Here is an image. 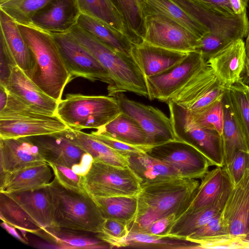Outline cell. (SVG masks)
<instances>
[{
	"mask_svg": "<svg viewBox=\"0 0 249 249\" xmlns=\"http://www.w3.org/2000/svg\"><path fill=\"white\" fill-rule=\"evenodd\" d=\"M143 16L158 14L179 23L200 38L209 32L208 29L198 22L173 0H138Z\"/></svg>",
	"mask_w": 249,
	"mask_h": 249,
	"instance_id": "f1b7e54d",
	"label": "cell"
},
{
	"mask_svg": "<svg viewBox=\"0 0 249 249\" xmlns=\"http://www.w3.org/2000/svg\"><path fill=\"white\" fill-rule=\"evenodd\" d=\"M205 7L226 16L235 15L229 0H194Z\"/></svg>",
	"mask_w": 249,
	"mask_h": 249,
	"instance_id": "f907efd6",
	"label": "cell"
},
{
	"mask_svg": "<svg viewBox=\"0 0 249 249\" xmlns=\"http://www.w3.org/2000/svg\"><path fill=\"white\" fill-rule=\"evenodd\" d=\"M109 73L113 83L109 96L129 92L149 98L146 79L131 55L114 50L76 25L70 32Z\"/></svg>",
	"mask_w": 249,
	"mask_h": 249,
	"instance_id": "3957f363",
	"label": "cell"
},
{
	"mask_svg": "<svg viewBox=\"0 0 249 249\" xmlns=\"http://www.w3.org/2000/svg\"><path fill=\"white\" fill-rule=\"evenodd\" d=\"M220 82L207 63L200 72L179 90L169 102L175 103L187 109Z\"/></svg>",
	"mask_w": 249,
	"mask_h": 249,
	"instance_id": "1f68e13d",
	"label": "cell"
},
{
	"mask_svg": "<svg viewBox=\"0 0 249 249\" xmlns=\"http://www.w3.org/2000/svg\"><path fill=\"white\" fill-rule=\"evenodd\" d=\"M0 218L20 231L35 234L41 229L11 196L0 192Z\"/></svg>",
	"mask_w": 249,
	"mask_h": 249,
	"instance_id": "f35d334b",
	"label": "cell"
},
{
	"mask_svg": "<svg viewBox=\"0 0 249 249\" xmlns=\"http://www.w3.org/2000/svg\"><path fill=\"white\" fill-rule=\"evenodd\" d=\"M8 93L7 104L0 111V138L46 135L68 127L57 115L31 106Z\"/></svg>",
	"mask_w": 249,
	"mask_h": 249,
	"instance_id": "5b68a950",
	"label": "cell"
},
{
	"mask_svg": "<svg viewBox=\"0 0 249 249\" xmlns=\"http://www.w3.org/2000/svg\"><path fill=\"white\" fill-rule=\"evenodd\" d=\"M38 148L46 162L71 168L84 176L93 159L76 142L69 127L55 133L27 137Z\"/></svg>",
	"mask_w": 249,
	"mask_h": 249,
	"instance_id": "9c48e42d",
	"label": "cell"
},
{
	"mask_svg": "<svg viewBox=\"0 0 249 249\" xmlns=\"http://www.w3.org/2000/svg\"><path fill=\"white\" fill-rule=\"evenodd\" d=\"M246 62L245 43L243 39L232 42L206 61L226 89L241 78Z\"/></svg>",
	"mask_w": 249,
	"mask_h": 249,
	"instance_id": "ac0fdd59",
	"label": "cell"
},
{
	"mask_svg": "<svg viewBox=\"0 0 249 249\" xmlns=\"http://www.w3.org/2000/svg\"><path fill=\"white\" fill-rule=\"evenodd\" d=\"M158 249H197L199 244L187 239L159 236L142 232L129 231L122 248Z\"/></svg>",
	"mask_w": 249,
	"mask_h": 249,
	"instance_id": "74e56055",
	"label": "cell"
},
{
	"mask_svg": "<svg viewBox=\"0 0 249 249\" xmlns=\"http://www.w3.org/2000/svg\"><path fill=\"white\" fill-rule=\"evenodd\" d=\"M77 25L114 50L131 55L133 44L129 38L105 23L81 13Z\"/></svg>",
	"mask_w": 249,
	"mask_h": 249,
	"instance_id": "4dcf8cb0",
	"label": "cell"
},
{
	"mask_svg": "<svg viewBox=\"0 0 249 249\" xmlns=\"http://www.w3.org/2000/svg\"><path fill=\"white\" fill-rule=\"evenodd\" d=\"M186 239L199 244L200 249L237 248L220 214L194 232Z\"/></svg>",
	"mask_w": 249,
	"mask_h": 249,
	"instance_id": "e575fe53",
	"label": "cell"
},
{
	"mask_svg": "<svg viewBox=\"0 0 249 249\" xmlns=\"http://www.w3.org/2000/svg\"><path fill=\"white\" fill-rule=\"evenodd\" d=\"M4 86L9 93L26 103L55 114L58 101L44 92L17 65L13 68Z\"/></svg>",
	"mask_w": 249,
	"mask_h": 249,
	"instance_id": "603a6c76",
	"label": "cell"
},
{
	"mask_svg": "<svg viewBox=\"0 0 249 249\" xmlns=\"http://www.w3.org/2000/svg\"><path fill=\"white\" fill-rule=\"evenodd\" d=\"M59 50L69 74L74 78L82 77L99 81L112 86V80L95 57L70 33L51 34Z\"/></svg>",
	"mask_w": 249,
	"mask_h": 249,
	"instance_id": "8fae6325",
	"label": "cell"
},
{
	"mask_svg": "<svg viewBox=\"0 0 249 249\" xmlns=\"http://www.w3.org/2000/svg\"><path fill=\"white\" fill-rule=\"evenodd\" d=\"M81 14L76 0H51L34 14L30 26L51 34L68 33Z\"/></svg>",
	"mask_w": 249,
	"mask_h": 249,
	"instance_id": "e0dca14e",
	"label": "cell"
},
{
	"mask_svg": "<svg viewBox=\"0 0 249 249\" xmlns=\"http://www.w3.org/2000/svg\"><path fill=\"white\" fill-rule=\"evenodd\" d=\"M53 175L50 165L46 161L0 174V192L9 194L44 188L52 182Z\"/></svg>",
	"mask_w": 249,
	"mask_h": 249,
	"instance_id": "d6986e66",
	"label": "cell"
},
{
	"mask_svg": "<svg viewBox=\"0 0 249 249\" xmlns=\"http://www.w3.org/2000/svg\"><path fill=\"white\" fill-rule=\"evenodd\" d=\"M114 96L121 112L135 121L145 132L148 145H156L176 140L170 117L160 109L130 99L123 92Z\"/></svg>",
	"mask_w": 249,
	"mask_h": 249,
	"instance_id": "5bb4252c",
	"label": "cell"
},
{
	"mask_svg": "<svg viewBox=\"0 0 249 249\" xmlns=\"http://www.w3.org/2000/svg\"><path fill=\"white\" fill-rule=\"evenodd\" d=\"M209 30L215 38L231 44L247 36L249 21L247 14L228 16L215 12L194 0H173Z\"/></svg>",
	"mask_w": 249,
	"mask_h": 249,
	"instance_id": "7c38bea8",
	"label": "cell"
},
{
	"mask_svg": "<svg viewBox=\"0 0 249 249\" xmlns=\"http://www.w3.org/2000/svg\"><path fill=\"white\" fill-rule=\"evenodd\" d=\"M199 185L195 178L182 177L141 186L137 214L129 231L143 232L155 221L171 214L178 218L190 205Z\"/></svg>",
	"mask_w": 249,
	"mask_h": 249,
	"instance_id": "6da1fadb",
	"label": "cell"
},
{
	"mask_svg": "<svg viewBox=\"0 0 249 249\" xmlns=\"http://www.w3.org/2000/svg\"><path fill=\"white\" fill-rule=\"evenodd\" d=\"M51 0H0V10L18 24L30 26L34 14Z\"/></svg>",
	"mask_w": 249,
	"mask_h": 249,
	"instance_id": "b9f144b4",
	"label": "cell"
},
{
	"mask_svg": "<svg viewBox=\"0 0 249 249\" xmlns=\"http://www.w3.org/2000/svg\"><path fill=\"white\" fill-rule=\"evenodd\" d=\"M114 96L70 93L58 103L55 114L69 128L98 129L121 113Z\"/></svg>",
	"mask_w": 249,
	"mask_h": 249,
	"instance_id": "8992f818",
	"label": "cell"
},
{
	"mask_svg": "<svg viewBox=\"0 0 249 249\" xmlns=\"http://www.w3.org/2000/svg\"><path fill=\"white\" fill-rule=\"evenodd\" d=\"M129 233V226L122 221L105 219L102 231L96 233L97 236L108 244L111 249L122 248L123 244Z\"/></svg>",
	"mask_w": 249,
	"mask_h": 249,
	"instance_id": "ee69618b",
	"label": "cell"
},
{
	"mask_svg": "<svg viewBox=\"0 0 249 249\" xmlns=\"http://www.w3.org/2000/svg\"><path fill=\"white\" fill-rule=\"evenodd\" d=\"M49 164L53 170L54 178L61 185L73 190H85L83 185V176L76 173L67 166L53 163Z\"/></svg>",
	"mask_w": 249,
	"mask_h": 249,
	"instance_id": "bcb514c9",
	"label": "cell"
},
{
	"mask_svg": "<svg viewBox=\"0 0 249 249\" xmlns=\"http://www.w3.org/2000/svg\"><path fill=\"white\" fill-rule=\"evenodd\" d=\"M223 167L232 185H236L249 168V152H236L231 161Z\"/></svg>",
	"mask_w": 249,
	"mask_h": 249,
	"instance_id": "f6af8a7d",
	"label": "cell"
},
{
	"mask_svg": "<svg viewBox=\"0 0 249 249\" xmlns=\"http://www.w3.org/2000/svg\"><path fill=\"white\" fill-rule=\"evenodd\" d=\"M231 184L223 191L218 200L205 208L183 213L171 227L167 236L186 239L190 235L220 214L232 187Z\"/></svg>",
	"mask_w": 249,
	"mask_h": 249,
	"instance_id": "484cf974",
	"label": "cell"
},
{
	"mask_svg": "<svg viewBox=\"0 0 249 249\" xmlns=\"http://www.w3.org/2000/svg\"><path fill=\"white\" fill-rule=\"evenodd\" d=\"M167 105L176 139L195 148L207 159L211 166H224L221 134L214 129L196 125L187 110L175 103L169 102Z\"/></svg>",
	"mask_w": 249,
	"mask_h": 249,
	"instance_id": "52a82bcc",
	"label": "cell"
},
{
	"mask_svg": "<svg viewBox=\"0 0 249 249\" xmlns=\"http://www.w3.org/2000/svg\"><path fill=\"white\" fill-rule=\"evenodd\" d=\"M188 53L164 49L143 41L133 45L131 56L146 78L168 70L181 61Z\"/></svg>",
	"mask_w": 249,
	"mask_h": 249,
	"instance_id": "44dd1931",
	"label": "cell"
},
{
	"mask_svg": "<svg viewBox=\"0 0 249 249\" xmlns=\"http://www.w3.org/2000/svg\"><path fill=\"white\" fill-rule=\"evenodd\" d=\"M103 217L124 222L129 226L135 220L138 209L137 196L93 197Z\"/></svg>",
	"mask_w": 249,
	"mask_h": 249,
	"instance_id": "8d00e7d4",
	"label": "cell"
},
{
	"mask_svg": "<svg viewBox=\"0 0 249 249\" xmlns=\"http://www.w3.org/2000/svg\"><path fill=\"white\" fill-rule=\"evenodd\" d=\"M95 131L128 144L148 145L143 130L135 121L123 112Z\"/></svg>",
	"mask_w": 249,
	"mask_h": 249,
	"instance_id": "836d02e7",
	"label": "cell"
},
{
	"mask_svg": "<svg viewBox=\"0 0 249 249\" xmlns=\"http://www.w3.org/2000/svg\"><path fill=\"white\" fill-rule=\"evenodd\" d=\"M249 0H229L232 9L235 15L247 14V7Z\"/></svg>",
	"mask_w": 249,
	"mask_h": 249,
	"instance_id": "816d5d0a",
	"label": "cell"
},
{
	"mask_svg": "<svg viewBox=\"0 0 249 249\" xmlns=\"http://www.w3.org/2000/svg\"><path fill=\"white\" fill-rule=\"evenodd\" d=\"M75 140L93 160L120 167H128L127 156L96 139L90 134L72 129Z\"/></svg>",
	"mask_w": 249,
	"mask_h": 249,
	"instance_id": "d590c367",
	"label": "cell"
},
{
	"mask_svg": "<svg viewBox=\"0 0 249 249\" xmlns=\"http://www.w3.org/2000/svg\"><path fill=\"white\" fill-rule=\"evenodd\" d=\"M0 84L5 85L11 71L17 64L12 57L3 35L0 33Z\"/></svg>",
	"mask_w": 249,
	"mask_h": 249,
	"instance_id": "c3c4849f",
	"label": "cell"
},
{
	"mask_svg": "<svg viewBox=\"0 0 249 249\" xmlns=\"http://www.w3.org/2000/svg\"><path fill=\"white\" fill-rule=\"evenodd\" d=\"M231 184L223 166L216 167L208 171L202 178L196 192L184 213L200 210L213 204Z\"/></svg>",
	"mask_w": 249,
	"mask_h": 249,
	"instance_id": "f546056e",
	"label": "cell"
},
{
	"mask_svg": "<svg viewBox=\"0 0 249 249\" xmlns=\"http://www.w3.org/2000/svg\"><path fill=\"white\" fill-rule=\"evenodd\" d=\"M48 188L53 208V226L89 231H102L105 220L93 198L85 190H73L54 178Z\"/></svg>",
	"mask_w": 249,
	"mask_h": 249,
	"instance_id": "277c9868",
	"label": "cell"
},
{
	"mask_svg": "<svg viewBox=\"0 0 249 249\" xmlns=\"http://www.w3.org/2000/svg\"><path fill=\"white\" fill-rule=\"evenodd\" d=\"M8 91L6 87L0 84V111L3 109L6 106L8 98Z\"/></svg>",
	"mask_w": 249,
	"mask_h": 249,
	"instance_id": "db71d44e",
	"label": "cell"
},
{
	"mask_svg": "<svg viewBox=\"0 0 249 249\" xmlns=\"http://www.w3.org/2000/svg\"><path fill=\"white\" fill-rule=\"evenodd\" d=\"M18 26L34 60L29 78L59 102L65 86L73 78L68 71L53 36L32 26Z\"/></svg>",
	"mask_w": 249,
	"mask_h": 249,
	"instance_id": "7a4b0ae2",
	"label": "cell"
},
{
	"mask_svg": "<svg viewBox=\"0 0 249 249\" xmlns=\"http://www.w3.org/2000/svg\"><path fill=\"white\" fill-rule=\"evenodd\" d=\"M0 33L3 35L17 65L29 78L34 67V60L17 23L0 10Z\"/></svg>",
	"mask_w": 249,
	"mask_h": 249,
	"instance_id": "4316f807",
	"label": "cell"
},
{
	"mask_svg": "<svg viewBox=\"0 0 249 249\" xmlns=\"http://www.w3.org/2000/svg\"><path fill=\"white\" fill-rule=\"evenodd\" d=\"M206 64L201 53L194 51L168 70L146 77L149 99L167 104Z\"/></svg>",
	"mask_w": 249,
	"mask_h": 249,
	"instance_id": "30bf717a",
	"label": "cell"
},
{
	"mask_svg": "<svg viewBox=\"0 0 249 249\" xmlns=\"http://www.w3.org/2000/svg\"><path fill=\"white\" fill-rule=\"evenodd\" d=\"M222 97L201 110L189 112L191 121L196 125L213 128L221 134L223 124Z\"/></svg>",
	"mask_w": 249,
	"mask_h": 249,
	"instance_id": "7bdbcfd3",
	"label": "cell"
},
{
	"mask_svg": "<svg viewBox=\"0 0 249 249\" xmlns=\"http://www.w3.org/2000/svg\"><path fill=\"white\" fill-rule=\"evenodd\" d=\"M83 185L92 197L137 196L141 190L139 178L129 166L120 167L93 160L83 176Z\"/></svg>",
	"mask_w": 249,
	"mask_h": 249,
	"instance_id": "ba28073f",
	"label": "cell"
},
{
	"mask_svg": "<svg viewBox=\"0 0 249 249\" xmlns=\"http://www.w3.org/2000/svg\"><path fill=\"white\" fill-rule=\"evenodd\" d=\"M82 14L100 20L135 40L121 15L109 0H76Z\"/></svg>",
	"mask_w": 249,
	"mask_h": 249,
	"instance_id": "d6a6232c",
	"label": "cell"
},
{
	"mask_svg": "<svg viewBox=\"0 0 249 249\" xmlns=\"http://www.w3.org/2000/svg\"><path fill=\"white\" fill-rule=\"evenodd\" d=\"M7 194L41 228L53 226V208L48 186L41 189Z\"/></svg>",
	"mask_w": 249,
	"mask_h": 249,
	"instance_id": "d4e9b609",
	"label": "cell"
},
{
	"mask_svg": "<svg viewBox=\"0 0 249 249\" xmlns=\"http://www.w3.org/2000/svg\"><path fill=\"white\" fill-rule=\"evenodd\" d=\"M144 42L184 53L194 51L199 38L175 20L158 14L145 16Z\"/></svg>",
	"mask_w": 249,
	"mask_h": 249,
	"instance_id": "4fadbf2b",
	"label": "cell"
},
{
	"mask_svg": "<svg viewBox=\"0 0 249 249\" xmlns=\"http://www.w3.org/2000/svg\"><path fill=\"white\" fill-rule=\"evenodd\" d=\"M35 234L50 243L53 249H111L96 233L87 231L51 226L41 228Z\"/></svg>",
	"mask_w": 249,
	"mask_h": 249,
	"instance_id": "7402d4cb",
	"label": "cell"
},
{
	"mask_svg": "<svg viewBox=\"0 0 249 249\" xmlns=\"http://www.w3.org/2000/svg\"><path fill=\"white\" fill-rule=\"evenodd\" d=\"M44 161L38 148L28 137L0 138V174Z\"/></svg>",
	"mask_w": 249,
	"mask_h": 249,
	"instance_id": "ffe728a7",
	"label": "cell"
},
{
	"mask_svg": "<svg viewBox=\"0 0 249 249\" xmlns=\"http://www.w3.org/2000/svg\"><path fill=\"white\" fill-rule=\"evenodd\" d=\"M177 218L175 214L160 218L142 232L155 236H167L171 227Z\"/></svg>",
	"mask_w": 249,
	"mask_h": 249,
	"instance_id": "681fc988",
	"label": "cell"
},
{
	"mask_svg": "<svg viewBox=\"0 0 249 249\" xmlns=\"http://www.w3.org/2000/svg\"><path fill=\"white\" fill-rule=\"evenodd\" d=\"M89 134L96 139L122 153H147L154 146L128 144L110 137L98 133L95 131H91Z\"/></svg>",
	"mask_w": 249,
	"mask_h": 249,
	"instance_id": "7dc6e473",
	"label": "cell"
},
{
	"mask_svg": "<svg viewBox=\"0 0 249 249\" xmlns=\"http://www.w3.org/2000/svg\"><path fill=\"white\" fill-rule=\"evenodd\" d=\"M1 227L4 229L9 234L14 238L25 244H28V241L21 236L16 231V228L5 222L2 221L0 223Z\"/></svg>",
	"mask_w": 249,
	"mask_h": 249,
	"instance_id": "f5cc1de1",
	"label": "cell"
},
{
	"mask_svg": "<svg viewBox=\"0 0 249 249\" xmlns=\"http://www.w3.org/2000/svg\"><path fill=\"white\" fill-rule=\"evenodd\" d=\"M228 90L233 111L249 144V86L241 78Z\"/></svg>",
	"mask_w": 249,
	"mask_h": 249,
	"instance_id": "60d3db41",
	"label": "cell"
},
{
	"mask_svg": "<svg viewBox=\"0 0 249 249\" xmlns=\"http://www.w3.org/2000/svg\"><path fill=\"white\" fill-rule=\"evenodd\" d=\"M245 69L246 70L247 74L249 78V60H247Z\"/></svg>",
	"mask_w": 249,
	"mask_h": 249,
	"instance_id": "9f6ffc18",
	"label": "cell"
},
{
	"mask_svg": "<svg viewBox=\"0 0 249 249\" xmlns=\"http://www.w3.org/2000/svg\"><path fill=\"white\" fill-rule=\"evenodd\" d=\"M147 153L171 165L185 178H202L211 166L195 148L176 139L154 145Z\"/></svg>",
	"mask_w": 249,
	"mask_h": 249,
	"instance_id": "2e32d148",
	"label": "cell"
},
{
	"mask_svg": "<svg viewBox=\"0 0 249 249\" xmlns=\"http://www.w3.org/2000/svg\"><path fill=\"white\" fill-rule=\"evenodd\" d=\"M245 49L247 55V60H249V30L245 43Z\"/></svg>",
	"mask_w": 249,
	"mask_h": 249,
	"instance_id": "11a10c76",
	"label": "cell"
},
{
	"mask_svg": "<svg viewBox=\"0 0 249 249\" xmlns=\"http://www.w3.org/2000/svg\"><path fill=\"white\" fill-rule=\"evenodd\" d=\"M220 217L237 248H249V168L232 186Z\"/></svg>",
	"mask_w": 249,
	"mask_h": 249,
	"instance_id": "9a60e30c",
	"label": "cell"
},
{
	"mask_svg": "<svg viewBox=\"0 0 249 249\" xmlns=\"http://www.w3.org/2000/svg\"><path fill=\"white\" fill-rule=\"evenodd\" d=\"M222 102L223 124L221 136L225 165L231 161L236 152H249V144L233 111L228 89L225 90Z\"/></svg>",
	"mask_w": 249,
	"mask_h": 249,
	"instance_id": "83f0119b",
	"label": "cell"
},
{
	"mask_svg": "<svg viewBox=\"0 0 249 249\" xmlns=\"http://www.w3.org/2000/svg\"><path fill=\"white\" fill-rule=\"evenodd\" d=\"M128 166L139 178L141 186L164 180L184 177L171 165L147 153H124Z\"/></svg>",
	"mask_w": 249,
	"mask_h": 249,
	"instance_id": "cb8c5ba5",
	"label": "cell"
},
{
	"mask_svg": "<svg viewBox=\"0 0 249 249\" xmlns=\"http://www.w3.org/2000/svg\"><path fill=\"white\" fill-rule=\"evenodd\" d=\"M123 17L135 45L143 42L144 19L138 0H109Z\"/></svg>",
	"mask_w": 249,
	"mask_h": 249,
	"instance_id": "ab89813d",
	"label": "cell"
}]
</instances>
